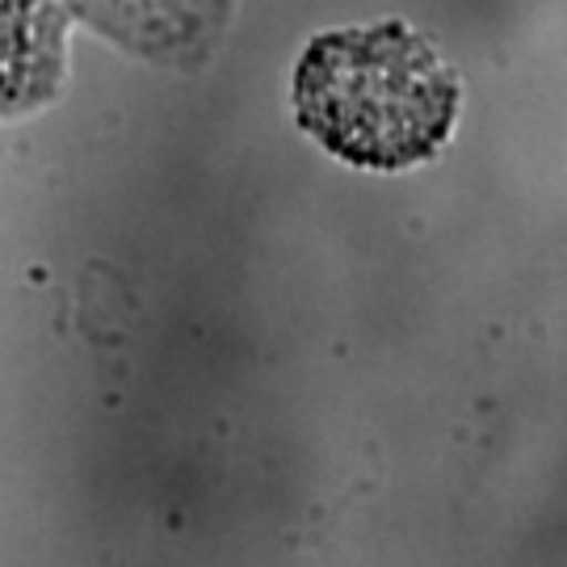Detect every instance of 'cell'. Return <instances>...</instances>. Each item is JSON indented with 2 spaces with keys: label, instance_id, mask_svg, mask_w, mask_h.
<instances>
[{
  "label": "cell",
  "instance_id": "6da1fadb",
  "mask_svg": "<svg viewBox=\"0 0 567 567\" xmlns=\"http://www.w3.org/2000/svg\"><path fill=\"white\" fill-rule=\"evenodd\" d=\"M295 114L341 161L408 168L446 143L458 76L433 42L400 21L337 30L303 51Z\"/></svg>",
  "mask_w": 567,
  "mask_h": 567
},
{
  "label": "cell",
  "instance_id": "7a4b0ae2",
  "mask_svg": "<svg viewBox=\"0 0 567 567\" xmlns=\"http://www.w3.org/2000/svg\"><path fill=\"white\" fill-rule=\"evenodd\" d=\"M55 60L60 47L47 0H0V114L39 102Z\"/></svg>",
  "mask_w": 567,
  "mask_h": 567
}]
</instances>
